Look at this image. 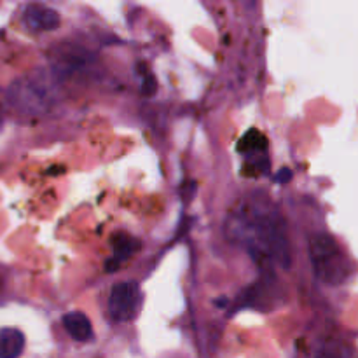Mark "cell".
<instances>
[{"label":"cell","instance_id":"6da1fadb","mask_svg":"<svg viewBox=\"0 0 358 358\" xmlns=\"http://www.w3.org/2000/svg\"><path fill=\"white\" fill-rule=\"evenodd\" d=\"M226 234L255 261L290 266V245L282 213L266 194H250L238 203L226 222Z\"/></svg>","mask_w":358,"mask_h":358},{"label":"cell","instance_id":"7a4b0ae2","mask_svg":"<svg viewBox=\"0 0 358 358\" xmlns=\"http://www.w3.org/2000/svg\"><path fill=\"white\" fill-rule=\"evenodd\" d=\"M310 257L315 275L325 283L339 285L350 275V262L338 241L329 234H315L310 240Z\"/></svg>","mask_w":358,"mask_h":358},{"label":"cell","instance_id":"3957f363","mask_svg":"<svg viewBox=\"0 0 358 358\" xmlns=\"http://www.w3.org/2000/svg\"><path fill=\"white\" fill-rule=\"evenodd\" d=\"M52 100V91L42 76H28L9 87V101L23 114H38Z\"/></svg>","mask_w":358,"mask_h":358},{"label":"cell","instance_id":"277c9868","mask_svg":"<svg viewBox=\"0 0 358 358\" xmlns=\"http://www.w3.org/2000/svg\"><path fill=\"white\" fill-rule=\"evenodd\" d=\"M142 289L136 282H121L108 296V315L115 322H131L142 306Z\"/></svg>","mask_w":358,"mask_h":358},{"label":"cell","instance_id":"5b68a950","mask_svg":"<svg viewBox=\"0 0 358 358\" xmlns=\"http://www.w3.org/2000/svg\"><path fill=\"white\" fill-rule=\"evenodd\" d=\"M62 17L51 7L31 3L23 10V24L30 31H52L59 27Z\"/></svg>","mask_w":358,"mask_h":358},{"label":"cell","instance_id":"8992f818","mask_svg":"<svg viewBox=\"0 0 358 358\" xmlns=\"http://www.w3.org/2000/svg\"><path fill=\"white\" fill-rule=\"evenodd\" d=\"M112 248H114V254L107 261V271H117L124 262H128L138 252L140 241L129 234L119 233L112 238Z\"/></svg>","mask_w":358,"mask_h":358},{"label":"cell","instance_id":"52a82bcc","mask_svg":"<svg viewBox=\"0 0 358 358\" xmlns=\"http://www.w3.org/2000/svg\"><path fill=\"white\" fill-rule=\"evenodd\" d=\"M62 322L65 331L69 332L73 341L86 343L93 339V327H91L90 318L80 313V311H70V313L63 315Z\"/></svg>","mask_w":358,"mask_h":358},{"label":"cell","instance_id":"ba28073f","mask_svg":"<svg viewBox=\"0 0 358 358\" xmlns=\"http://www.w3.org/2000/svg\"><path fill=\"white\" fill-rule=\"evenodd\" d=\"M23 350V332L14 327H6L0 331V358H20Z\"/></svg>","mask_w":358,"mask_h":358},{"label":"cell","instance_id":"9c48e42d","mask_svg":"<svg viewBox=\"0 0 358 358\" xmlns=\"http://www.w3.org/2000/svg\"><path fill=\"white\" fill-rule=\"evenodd\" d=\"M266 145H268V142H266V136L262 135L261 131H257V129H250V131L247 133V135L241 138L240 142V150L241 152H245L248 156V154H264V149Z\"/></svg>","mask_w":358,"mask_h":358},{"label":"cell","instance_id":"30bf717a","mask_svg":"<svg viewBox=\"0 0 358 358\" xmlns=\"http://www.w3.org/2000/svg\"><path fill=\"white\" fill-rule=\"evenodd\" d=\"M156 91H157L156 77H154L150 72H147L145 65H143V70H142V93L145 94V96H152V94H156Z\"/></svg>","mask_w":358,"mask_h":358},{"label":"cell","instance_id":"8fae6325","mask_svg":"<svg viewBox=\"0 0 358 358\" xmlns=\"http://www.w3.org/2000/svg\"><path fill=\"white\" fill-rule=\"evenodd\" d=\"M290 178H292V171H290L289 168H283V170L276 175V180H278L280 184H285V182H289Z\"/></svg>","mask_w":358,"mask_h":358},{"label":"cell","instance_id":"7c38bea8","mask_svg":"<svg viewBox=\"0 0 358 358\" xmlns=\"http://www.w3.org/2000/svg\"><path fill=\"white\" fill-rule=\"evenodd\" d=\"M0 290H2V278H0Z\"/></svg>","mask_w":358,"mask_h":358},{"label":"cell","instance_id":"4fadbf2b","mask_svg":"<svg viewBox=\"0 0 358 358\" xmlns=\"http://www.w3.org/2000/svg\"><path fill=\"white\" fill-rule=\"evenodd\" d=\"M0 124H2V117H0Z\"/></svg>","mask_w":358,"mask_h":358}]
</instances>
